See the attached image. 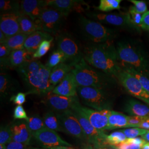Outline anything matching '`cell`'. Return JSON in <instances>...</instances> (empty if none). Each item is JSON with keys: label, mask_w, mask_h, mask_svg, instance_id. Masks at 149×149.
Masks as SVG:
<instances>
[{"label": "cell", "mask_w": 149, "mask_h": 149, "mask_svg": "<svg viewBox=\"0 0 149 149\" xmlns=\"http://www.w3.org/2000/svg\"><path fill=\"white\" fill-rule=\"evenodd\" d=\"M108 125L107 130H111L119 128H129L128 116L125 114L112 110L108 112Z\"/></svg>", "instance_id": "cell-25"}, {"label": "cell", "mask_w": 149, "mask_h": 149, "mask_svg": "<svg viewBox=\"0 0 149 149\" xmlns=\"http://www.w3.org/2000/svg\"><path fill=\"white\" fill-rule=\"evenodd\" d=\"M77 94L87 106L98 111L111 110V102L104 90L92 87H78Z\"/></svg>", "instance_id": "cell-5"}, {"label": "cell", "mask_w": 149, "mask_h": 149, "mask_svg": "<svg viewBox=\"0 0 149 149\" xmlns=\"http://www.w3.org/2000/svg\"><path fill=\"white\" fill-rule=\"evenodd\" d=\"M130 74H132L135 77H136L140 81L141 84L143 86L145 90L147 91L149 93V79L147 76L144 74H140V72L136 71L132 68L130 67H123L122 68Z\"/></svg>", "instance_id": "cell-35"}, {"label": "cell", "mask_w": 149, "mask_h": 149, "mask_svg": "<svg viewBox=\"0 0 149 149\" xmlns=\"http://www.w3.org/2000/svg\"><path fill=\"white\" fill-rule=\"evenodd\" d=\"M80 25L86 37L95 44L111 42L114 37V32L98 22L80 16Z\"/></svg>", "instance_id": "cell-6"}, {"label": "cell", "mask_w": 149, "mask_h": 149, "mask_svg": "<svg viewBox=\"0 0 149 149\" xmlns=\"http://www.w3.org/2000/svg\"><path fill=\"white\" fill-rule=\"evenodd\" d=\"M141 138L144 139L145 141L149 142V130H148L147 133L145 134V135H143V136H141Z\"/></svg>", "instance_id": "cell-51"}, {"label": "cell", "mask_w": 149, "mask_h": 149, "mask_svg": "<svg viewBox=\"0 0 149 149\" xmlns=\"http://www.w3.org/2000/svg\"><path fill=\"white\" fill-rule=\"evenodd\" d=\"M121 130L128 139L135 138L138 136H143L148 132L147 130L139 128H129Z\"/></svg>", "instance_id": "cell-39"}, {"label": "cell", "mask_w": 149, "mask_h": 149, "mask_svg": "<svg viewBox=\"0 0 149 149\" xmlns=\"http://www.w3.org/2000/svg\"><path fill=\"white\" fill-rule=\"evenodd\" d=\"M7 149H29L27 145L12 141L10 143L6 145Z\"/></svg>", "instance_id": "cell-46"}, {"label": "cell", "mask_w": 149, "mask_h": 149, "mask_svg": "<svg viewBox=\"0 0 149 149\" xmlns=\"http://www.w3.org/2000/svg\"><path fill=\"white\" fill-rule=\"evenodd\" d=\"M124 111L130 116L149 117V107L135 100H129L125 104Z\"/></svg>", "instance_id": "cell-23"}, {"label": "cell", "mask_w": 149, "mask_h": 149, "mask_svg": "<svg viewBox=\"0 0 149 149\" xmlns=\"http://www.w3.org/2000/svg\"><path fill=\"white\" fill-rule=\"evenodd\" d=\"M74 69L71 64L63 63L59 64L52 70L50 75V82L55 87L64 79V77Z\"/></svg>", "instance_id": "cell-24"}, {"label": "cell", "mask_w": 149, "mask_h": 149, "mask_svg": "<svg viewBox=\"0 0 149 149\" xmlns=\"http://www.w3.org/2000/svg\"><path fill=\"white\" fill-rule=\"evenodd\" d=\"M13 118L15 119L28 120L29 117L27 116V113L24 110V108L22 106H17L14 109Z\"/></svg>", "instance_id": "cell-40"}, {"label": "cell", "mask_w": 149, "mask_h": 149, "mask_svg": "<svg viewBox=\"0 0 149 149\" xmlns=\"http://www.w3.org/2000/svg\"><path fill=\"white\" fill-rule=\"evenodd\" d=\"M128 138L122 130L114 132L109 135H107L106 141L107 145L116 146L127 140Z\"/></svg>", "instance_id": "cell-33"}, {"label": "cell", "mask_w": 149, "mask_h": 149, "mask_svg": "<svg viewBox=\"0 0 149 149\" xmlns=\"http://www.w3.org/2000/svg\"><path fill=\"white\" fill-rule=\"evenodd\" d=\"M33 54L27 51L25 49L13 50L5 61L1 62V66L5 68L17 69L28 61L34 59Z\"/></svg>", "instance_id": "cell-17"}, {"label": "cell", "mask_w": 149, "mask_h": 149, "mask_svg": "<svg viewBox=\"0 0 149 149\" xmlns=\"http://www.w3.org/2000/svg\"><path fill=\"white\" fill-rule=\"evenodd\" d=\"M52 39H53V37L46 32L36 31L28 36L24 43V48L29 52L34 54L43 41Z\"/></svg>", "instance_id": "cell-22"}, {"label": "cell", "mask_w": 149, "mask_h": 149, "mask_svg": "<svg viewBox=\"0 0 149 149\" xmlns=\"http://www.w3.org/2000/svg\"><path fill=\"white\" fill-rule=\"evenodd\" d=\"M116 48L121 68H132L149 77V62L140 51L130 44L124 42L118 43Z\"/></svg>", "instance_id": "cell-3"}, {"label": "cell", "mask_w": 149, "mask_h": 149, "mask_svg": "<svg viewBox=\"0 0 149 149\" xmlns=\"http://www.w3.org/2000/svg\"><path fill=\"white\" fill-rule=\"evenodd\" d=\"M66 16L54 8L46 7L36 21L40 28L41 31L57 36Z\"/></svg>", "instance_id": "cell-7"}, {"label": "cell", "mask_w": 149, "mask_h": 149, "mask_svg": "<svg viewBox=\"0 0 149 149\" xmlns=\"http://www.w3.org/2000/svg\"><path fill=\"white\" fill-rule=\"evenodd\" d=\"M128 13L130 16V21L135 29L141 28V22L142 18V15L136 11L134 6H130L128 11Z\"/></svg>", "instance_id": "cell-38"}, {"label": "cell", "mask_w": 149, "mask_h": 149, "mask_svg": "<svg viewBox=\"0 0 149 149\" xmlns=\"http://www.w3.org/2000/svg\"><path fill=\"white\" fill-rule=\"evenodd\" d=\"M42 102L57 113L72 110L75 106L80 103L78 97H68L60 96L54 94L52 92L45 95Z\"/></svg>", "instance_id": "cell-13"}, {"label": "cell", "mask_w": 149, "mask_h": 149, "mask_svg": "<svg viewBox=\"0 0 149 149\" xmlns=\"http://www.w3.org/2000/svg\"><path fill=\"white\" fill-rule=\"evenodd\" d=\"M72 71L78 87H92L104 90L108 85L106 77L87 63L84 58L74 65Z\"/></svg>", "instance_id": "cell-4"}, {"label": "cell", "mask_w": 149, "mask_h": 149, "mask_svg": "<svg viewBox=\"0 0 149 149\" xmlns=\"http://www.w3.org/2000/svg\"><path fill=\"white\" fill-rule=\"evenodd\" d=\"M12 51L4 44L0 45V59L1 62L5 61L10 56Z\"/></svg>", "instance_id": "cell-45"}, {"label": "cell", "mask_w": 149, "mask_h": 149, "mask_svg": "<svg viewBox=\"0 0 149 149\" xmlns=\"http://www.w3.org/2000/svg\"><path fill=\"white\" fill-rule=\"evenodd\" d=\"M29 149H40V148H30Z\"/></svg>", "instance_id": "cell-56"}, {"label": "cell", "mask_w": 149, "mask_h": 149, "mask_svg": "<svg viewBox=\"0 0 149 149\" xmlns=\"http://www.w3.org/2000/svg\"><path fill=\"white\" fill-rule=\"evenodd\" d=\"M0 149H7L6 145L0 144Z\"/></svg>", "instance_id": "cell-54"}, {"label": "cell", "mask_w": 149, "mask_h": 149, "mask_svg": "<svg viewBox=\"0 0 149 149\" xmlns=\"http://www.w3.org/2000/svg\"><path fill=\"white\" fill-rule=\"evenodd\" d=\"M47 7H51L68 16L70 12L83 10L82 6L85 4L81 1L74 0H50L45 1Z\"/></svg>", "instance_id": "cell-19"}, {"label": "cell", "mask_w": 149, "mask_h": 149, "mask_svg": "<svg viewBox=\"0 0 149 149\" xmlns=\"http://www.w3.org/2000/svg\"><path fill=\"white\" fill-rule=\"evenodd\" d=\"M28 36L26 34L19 33L15 36L7 38L3 44L10 49L12 51L23 49Z\"/></svg>", "instance_id": "cell-27"}, {"label": "cell", "mask_w": 149, "mask_h": 149, "mask_svg": "<svg viewBox=\"0 0 149 149\" xmlns=\"http://www.w3.org/2000/svg\"><path fill=\"white\" fill-rule=\"evenodd\" d=\"M26 122L28 129L32 135L46 128L43 118L39 115H34L29 117Z\"/></svg>", "instance_id": "cell-29"}, {"label": "cell", "mask_w": 149, "mask_h": 149, "mask_svg": "<svg viewBox=\"0 0 149 149\" xmlns=\"http://www.w3.org/2000/svg\"><path fill=\"white\" fill-rule=\"evenodd\" d=\"M72 109L77 111L85 116L92 126L101 132L107 130L108 125V112L109 109L98 111L82 106L80 103L75 106Z\"/></svg>", "instance_id": "cell-12"}, {"label": "cell", "mask_w": 149, "mask_h": 149, "mask_svg": "<svg viewBox=\"0 0 149 149\" xmlns=\"http://www.w3.org/2000/svg\"><path fill=\"white\" fill-rule=\"evenodd\" d=\"M84 149H96L92 145H87L85 147V148Z\"/></svg>", "instance_id": "cell-53"}, {"label": "cell", "mask_w": 149, "mask_h": 149, "mask_svg": "<svg viewBox=\"0 0 149 149\" xmlns=\"http://www.w3.org/2000/svg\"><path fill=\"white\" fill-rule=\"evenodd\" d=\"M28 95L25 93L19 92L16 95L11 97L10 101L13 102L15 104H17L18 106H22L24 104L26 101V96Z\"/></svg>", "instance_id": "cell-42"}, {"label": "cell", "mask_w": 149, "mask_h": 149, "mask_svg": "<svg viewBox=\"0 0 149 149\" xmlns=\"http://www.w3.org/2000/svg\"><path fill=\"white\" fill-rule=\"evenodd\" d=\"M117 80L129 94L149 106V93L136 77L122 69L118 75Z\"/></svg>", "instance_id": "cell-9"}, {"label": "cell", "mask_w": 149, "mask_h": 149, "mask_svg": "<svg viewBox=\"0 0 149 149\" xmlns=\"http://www.w3.org/2000/svg\"><path fill=\"white\" fill-rule=\"evenodd\" d=\"M88 16L96 19L98 21L111 24L113 26L134 28L130 21V16L128 12L113 14L93 13L88 14Z\"/></svg>", "instance_id": "cell-15"}, {"label": "cell", "mask_w": 149, "mask_h": 149, "mask_svg": "<svg viewBox=\"0 0 149 149\" xmlns=\"http://www.w3.org/2000/svg\"><path fill=\"white\" fill-rule=\"evenodd\" d=\"M53 39L54 38L50 40H45L43 41L40 45V46L39 47L37 50L33 54V58L36 59L40 58L47 53L48 51L51 48L52 43Z\"/></svg>", "instance_id": "cell-37"}, {"label": "cell", "mask_w": 149, "mask_h": 149, "mask_svg": "<svg viewBox=\"0 0 149 149\" xmlns=\"http://www.w3.org/2000/svg\"><path fill=\"white\" fill-rule=\"evenodd\" d=\"M96 149H118L113 146H111V145H105V146H102L101 147L97 148H95Z\"/></svg>", "instance_id": "cell-50"}, {"label": "cell", "mask_w": 149, "mask_h": 149, "mask_svg": "<svg viewBox=\"0 0 149 149\" xmlns=\"http://www.w3.org/2000/svg\"><path fill=\"white\" fill-rule=\"evenodd\" d=\"M83 58L91 66L115 79L122 69L118 60L116 48L111 41L86 46Z\"/></svg>", "instance_id": "cell-1"}, {"label": "cell", "mask_w": 149, "mask_h": 149, "mask_svg": "<svg viewBox=\"0 0 149 149\" xmlns=\"http://www.w3.org/2000/svg\"><path fill=\"white\" fill-rule=\"evenodd\" d=\"M33 136L47 149L59 146H72L61 138L56 132L48 128H45L34 134Z\"/></svg>", "instance_id": "cell-14"}, {"label": "cell", "mask_w": 149, "mask_h": 149, "mask_svg": "<svg viewBox=\"0 0 149 149\" xmlns=\"http://www.w3.org/2000/svg\"><path fill=\"white\" fill-rule=\"evenodd\" d=\"M141 149H149V142H146L144 145L142 146Z\"/></svg>", "instance_id": "cell-52"}, {"label": "cell", "mask_w": 149, "mask_h": 149, "mask_svg": "<svg viewBox=\"0 0 149 149\" xmlns=\"http://www.w3.org/2000/svg\"><path fill=\"white\" fill-rule=\"evenodd\" d=\"M21 2L16 1L1 0V15L6 13H19L21 12Z\"/></svg>", "instance_id": "cell-30"}, {"label": "cell", "mask_w": 149, "mask_h": 149, "mask_svg": "<svg viewBox=\"0 0 149 149\" xmlns=\"http://www.w3.org/2000/svg\"><path fill=\"white\" fill-rule=\"evenodd\" d=\"M63 63H66L65 56L64 54L57 49L51 54L45 65L49 69L52 70L59 64Z\"/></svg>", "instance_id": "cell-32"}, {"label": "cell", "mask_w": 149, "mask_h": 149, "mask_svg": "<svg viewBox=\"0 0 149 149\" xmlns=\"http://www.w3.org/2000/svg\"><path fill=\"white\" fill-rule=\"evenodd\" d=\"M56 115L65 133L76 138L87 140L85 134L72 110L56 113Z\"/></svg>", "instance_id": "cell-11"}, {"label": "cell", "mask_w": 149, "mask_h": 149, "mask_svg": "<svg viewBox=\"0 0 149 149\" xmlns=\"http://www.w3.org/2000/svg\"><path fill=\"white\" fill-rule=\"evenodd\" d=\"M129 1L133 4L135 10L141 15H143L148 12L147 5L144 1L137 0H130Z\"/></svg>", "instance_id": "cell-41"}, {"label": "cell", "mask_w": 149, "mask_h": 149, "mask_svg": "<svg viewBox=\"0 0 149 149\" xmlns=\"http://www.w3.org/2000/svg\"><path fill=\"white\" fill-rule=\"evenodd\" d=\"M64 149H74L72 146H64Z\"/></svg>", "instance_id": "cell-55"}, {"label": "cell", "mask_w": 149, "mask_h": 149, "mask_svg": "<svg viewBox=\"0 0 149 149\" xmlns=\"http://www.w3.org/2000/svg\"><path fill=\"white\" fill-rule=\"evenodd\" d=\"M78 86L76 84L74 74L71 71L59 84L56 86L52 92L56 95L68 97H78Z\"/></svg>", "instance_id": "cell-16"}, {"label": "cell", "mask_w": 149, "mask_h": 149, "mask_svg": "<svg viewBox=\"0 0 149 149\" xmlns=\"http://www.w3.org/2000/svg\"><path fill=\"white\" fill-rule=\"evenodd\" d=\"M18 22L21 29V33L29 36L34 32L40 31L37 22L33 20L29 16L19 13L18 16Z\"/></svg>", "instance_id": "cell-26"}, {"label": "cell", "mask_w": 149, "mask_h": 149, "mask_svg": "<svg viewBox=\"0 0 149 149\" xmlns=\"http://www.w3.org/2000/svg\"><path fill=\"white\" fill-rule=\"evenodd\" d=\"M142 146V145L133 144L129 141L128 139L122 143L114 146L118 149H141Z\"/></svg>", "instance_id": "cell-43"}, {"label": "cell", "mask_w": 149, "mask_h": 149, "mask_svg": "<svg viewBox=\"0 0 149 149\" xmlns=\"http://www.w3.org/2000/svg\"><path fill=\"white\" fill-rule=\"evenodd\" d=\"M138 128L149 130V117H145Z\"/></svg>", "instance_id": "cell-48"}, {"label": "cell", "mask_w": 149, "mask_h": 149, "mask_svg": "<svg viewBox=\"0 0 149 149\" xmlns=\"http://www.w3.org/2000/svg\"><path fill=\"white\" fill-rule=\"evenodd\" d=\"M75 117L80 123V125L85 134L87 140L90 145L95 148L107 145L106 139L107 135L104 132L99 131L94 128L86 118L77 111L72 109Z\"/></svg>", "instance_id": "cell-10"}, {"label": "cell", "mask_w": 149, "mask_h": 149, "mask_svg": "<svg viewBox=\"0 0 149 149\" xmlns=\"http://www.w3.org/2000/svg\"><path fill=\"white\" fill-rule=\"evenodd\" d=\"M29 89L27 94L47 95L54 87L50 82L52 69L36 59H32L17 69Z\"/></svg>", "instance_id": "cell-2"}, {"label": "cell", "mask_w": 149, "mask_h": 149, "mask_svg": "<svg viewBox=\"0 0 149 149\" xmlns=\"http://www.w3.org/2000/svg\"><path fill=\"white\" fill-rule=\"evenodd\" d=\"M144 118L139 116H128L129 128H138L139 125L142 122Z\"/></svg>", "instance_id": "cell-44"}, {"label": "cell", "mask_w": 149, "mask_h": 149, "mask_svg": "<svg viewBox=\"0 0 149 149\" xmlns=\"http://www.w3.org/2000/svg\"><path fill=\"white\" fill-rule=\"evenodd\" d=\"M12 141L11 125H1L0 129V144L7 145Z\"/></svg>", "instance_id": "cell-36"}, {"label": "cell", "mask_w": 149, "mask_h": 149, "mask_svg": "<svg viewBox=\"0 0 149 149\" xmlns=\"http://www.w3.org/2000/svg\"><path fill=\"white\" fill-rule=\"evenodd\" d=\"M121 0H101L98 10L102 12H109L120 8Z\"/></svg>", "instance_id": "cell-34"}, {"label": "cell", "mask_w": 149, "mask_h": 149, "mask_svg": "<svg viewBox=\"0 0 149 149\" xmlns=\"http://www.w3.org/2000/svg\"><path fill=\"white\" fill-rule=\"evenodd\" d=\"M13 84L9 74L1 73L0 75V93L1 97H5L10 92Z\"/></svg>", "instance_id": "cell-31"}, {"label": "cell", "mask_w": 149, "mask_h": 149, "mask_svg": "<svg viewBox=\"0 0 149 149\" xmlns=\"http://www.w3.org/2000/svg\"><path fill=\"white\" fill-rule=\"evenodd\" d=\"M58 49L64 54L66 63L74 66L83 58V52L74 39L68 34H59L56 36Z\"/></svg>", "instance_id": "cell-8"}, {"label": "cell", "mask_w": 149, "mask_h": 149, "mask_svg": "<svg viewBox=\"0 0 149 149\" xmlns=\"http://www.w3.org/2000/svg\"><path fill=\"white\" fill-rule=\"evenodd\" d=\"M19 13H6L1 15L0 29L6 37H11L21 33L18 22Z\"/></svg>", "instance_id": "cell-18"}, {"label": "cell", "mask_w": 149, "mask_h": 149, "mask_svg": "<svg viewBox=\"0 0 149 149\" xmlns=\"http://www.w3.org/2000/svg\"><path fill=\"white\" fill-rule=\"evenodd\" d=\"M43 120L46 128L55 132H64L56 113H55L53 111H50L47 112L43 117Z\"/></svg>", "instance_id": "cell-28"}, {"label": "cell", "mask_w": 149, "mask_h": 149, "mask_svg": "<svg viewBox=\"0 0 149 149\" xmlns=\"http://www.w3.org/2000/svg\"><path fill=\"white\" fill-rule=\"evenodd\" d=\"M20 2L22 13L29 16L34 21L37 20L42 12L47 7L45 1L23 0Z\"/></svg>", "instance_id": "cell-20"}, {"label": "cell", "mask_w": 149, "mask_h": 149, "mask_svg": "<svg viewBox=\"0 0 149 149\" xmlns=\"http://www.w3.org/2000/svg\"><path fill=\"white\" fill-rule=\"evenodd\" d=\"M12 133V141L28 146L33 136L28 130L26 122H18L11 125Z\"/></svg>", "instance_id": "cell-21"}, {"label": "cell", "mask_w": 149, "mask_h": 149, "mask_svg": "<svg viewBox=\"0 0 149 149\" xmlns=\"http://www.w3.org/2000/svg\"><path fill=\"white\" fill-rule=\"evenodd\" d=\"M141 28L149 31V11H148L142 16Z\"/></svg>", "instance_id": "cell-47"}, {"label": "cell", "mask_w": 149, "mask_h": 149, "mask_svg": "<svg viewBox=\"0 0 149 149\" xmlns=\"http://www.w3.org/2000/svg\"><path fill=\"white\" fill-rule=\"evenodd\" d=\"M6 39H7V37H6L4 33L0 31V43H1V44H3V43H5Z\"/></svg>", "instance_id": "cell-49"}]
</instances>
